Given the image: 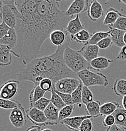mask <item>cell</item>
Segmentation results:
<instances>
[{"mask_svg": "<svg viewBox=\"0 0 126 131\" xmlns=\"http://www.w3.org/2000/svg\"><path fill=\"white\" fill-rule=\"evenodd\" d=\"M18 43V37L15 28H11L10 30L3 38L0 39V45H4L15 51Z\"/></svg>", "mask_w": 126, "mask_h": 131, "instance_id": "16", "label": "cell"}, {"mask_svg": "<svg viewBox=\"0 0 126 131\" xmlns=\"http://www.w3.org/2000/svg\"><path fill=\"white\" fill-rule=\"evenodd\" d=\"M38 86L43 90V91H45V92L48 91V92L51 93L53 87L54 86V84L50 79L45 78L43 79V80L40 82Z\"/></svg>", "mask_w": 126, "mask_h": 131, "instance_id": "34", "label": "cell"}, {"mask_svg": "<svg viewBox=\"0 0 126 131\" xmlns=\"http://www.w3.org/2000/svg\"><path fill=\"white\" fill-rule=\"evenodd\" d=\"M54 90H55V92L60 96L61 98L62 99V100L65 103L66 105H74V102H73L72 100V95L70 94H67V93H61L58 91L57 90H56L55 88V86H53Z\"/></svg>", "mask_w": 126, "mask_h": 131, "instance_id": "37", "label": "cell"}, {"mask_svg": "<svg viewBox=\"0 0 126 131\" xmlns=\"http://www.w3.org/2000/svg\"><path fill=\"white\" fill-rule=\"evenodd\" d=\"M122 107L126 110V95L123 96L122 101Z\"/></svg>", "mask_w": 126, "mask_h": 131, "instance_id": "45", "label": "cell"}, {"mask_svg": "<svg viewBox=\"0 0 126 131\" xmlns=\"http://www.w3.org/2000/svg\"><path fill=\"white\" fill-rule=\"evenodd\" d=\"M101 103L100 101L94 100L91 103L85 105L87 115H89L92 118H97L101 116Z\"/></svg>", "mask_w": 126, "mask_h": 131, "instance_id": "22", "label": "cell"}, {"mask_svg": "<svg viewBox=\"0 0 126 131\" xmlns=\"http://www.w3.org/2000/svg\"><path fill=\"white\" fill-rule=\"evenodd\" d=\"M26 112L21 103L12 110L9 116L10 122L15 128L23 127L26 124Z\"/></svg>", "mask_w": 126, "mask_h": 131, "instance_id": "7", "label": "cell"}, {"mask_svg": "<svg viewBox=\"0 0 126 131\" xmlns=\"http://www.w3.org/2000/svg\"><path fill=\"white\" fill-rule=\"evenodd\" d=\"M20 81L9 80L1 86L0 90V98L4 100H11L15 97L18 91Z\"/></svg>", "mask_w": 126, "mask_h": 131, "instance_id": "9", "label": "cell"}, {"mask_svg": "<svg viewBox=\"0 0 126 131\" xmlns=\"http://www.w3.org/2000/svg\"><path fill=\"white\" fill-rule=\"evenodd\" d=\"M120 106L119 103L116 102H109L104 103L101 107V116H107L112 115L118 108Z\"/></svg>", "mask_w": 126, "mask_h": 131, "instance_id": "24", "label": "cell"}, {"mask_svg": "<svg viewBox=\"0 0 126 131\" xmlns=\"http://www.w3.org/2000/svg\"><path fill=\"white\" fill-rule=\"evenodd\" d=\"M41 127L33 125H32V126L29 127L26 130V131H41Z\"/></svg>", "mask_w": 126, "mask_h": 131, "instance_id": "44", "label": "cell"}, {"mask_svg": "<svg viewBox=\"0 0 126 131\" xmlns=\"http://www.w3.org/2000/svg\"><path fill=\"white\" fill-rule=\"evenodd\" d=\"M41 131H53V130L51 129H49V128H47V129H42Z\"/></svg>", "mask_w": 126, "mask_h": 131, "instance_id": "46", "label": "cell"}, {"mask_svg": "<svg viewBox=\"0 0 126 131\" xmlns=\"http://www.w3.org/2000/svg\"><path fill=\"white\" fill-rule=\"evenodd\" d=\"M114 116L116 119V124L126 129V110L123 107L119 106L117 110L114 113Z\"/></svg>", "mask_w": 126, "mask_h": 131, "instance_id": "25", "label": "cell"}, {"mask_svg": "<svg viewBox=\"0 0 126 131\" xmlns=\"http://www.w3.org/2000/svg\"><path fill=\"white\" fill-rule=\"evenodd\" d=\"M79 131H93V123L92 118H87L81 124Z\"/></svg>", "mask_w": 126, "mask_h": 131, "instance_id": "38", "label": "cell"}, {"mask_svg": "<svg viewBox=\"0 0 126 131\" xmlns=\"http://www.w3.org/2000/svg\"><path fill=\"white\" fill-rule=\"evenodd\" d=\"M112 43H113V42H112V39L109 36L99 42L97 46L99 47L100 49H106L110 47Z\"/></svg>", "mask_w": 126, "mask_h": 131, "instance_id": "39", "label": "cell"}, {"mask_svg": "<svg viewBox=\"0 0 126 131\" xmlns=\"http://www.w3.org/2000/svg\"><path fill=\"white\" fill-rule=\"evenodd\" d=\"M75 108V105H66L63 108L60 110L58 123L60 124V122L63 121V120L70 117L71 115L74 112Z\"/></svg>", "mask_w": 126, "mask_h": 131, "instance_id": "29", "label": "cell"}, {"mask_svg": "<svg viewBox=\"0 0 126 131\" xmlns=\"http://www.w3.org/2000/svg\"><path fill=\"white\" fill-rule=\"evenodd\" d=\"M91 35L87 30L83 29L75 35L70 36V39L72 41H75L78 43L85 45L89 43V41L91 38Z\"/></svg>", "mask_w": 126, "mask_h": 131, "instance_id": "26", "label": "cell"}, {"mask_svg": "<svg viewBox=\"0 0 126 131\" xmlns=\"http://www.w3.org/2000/svg\"><path fill=\"white\" fill-rule=\"evenodd\" d=\"M102 124L104 127H110L111 126H113L116 124V119L113 115H110L104 117V120L102 121Z\"/></svg>", "mask_w": 126, "mask_h": 131, "instance_id": "40", "label": "cell"}, {"mask_svg": "<svg viewBox=\"0 0 126 131\" xmlns=\"http://www.w3.org/2000/svg\"><path fill=\"white\" fill-rule=\"evenodd\" d=\"M115 60H121V61L126 60V45L120 49L117 56L115 58Z\"/></svg>", "mask_w": 126, "mask_h": 131, "instance_id": "42", "label": "cell"}, {"mask_svg": "<svg viewBox=\"0 0 126 131\" xmlns=\"http://www.w3.org/2000/svg\"><path fill=\"white\" fill-rule=\"evenodd\" d=\"M65 63L69 69L76 74L91 68L90 62L87 61L78 50L67 46L63 54Z\"/></svg>", "mask_w": 126, "mask_h": 131, "instance_id": "3", "label": "cell"}, {"mask_svg": "<svg viewBox=\"0 0 126 131\" xmlns=\"http://www.w3.org/2000/svg\"><path fill=\"white\" fill-rule=\"evenodd\" d=\"M93 100V94L89 87L83 85L82 90V104L87 105L92 102Z\"/></svg>", "mask_w": 126, "mask_h": 131, "instance_id": "33", "label": "cell"}, {"mask_svg": "<svg viewBox=\"0 0 126 131\" xmlns=\"http://www.w3.org/2000/svg\"><path fill=\"white\" fill-rule=\"evenodd\" d=\"M20 13L15 27L18 37L15 52L24 64L37 58L45 41L56 30H64V20L55 9L42 5L36 0H16Z\"/></svg>", "mask_w": 126, "mask_h": 131, "instance_id": "1", "label": "cell"}, {"mask_svg": "<svg viewBox=\"0 0 126 131\" xmlns=\"http://www.w3.org/2000/svg\"><path fill=\"white\" fill-rule=\"evenodd\" d=\"M112 26L113 28L116 29L126 32V15H123L122 16H120L116 22Z\"/></svg>", "mask_w": 126, "mask_h": 131, "instance_id": "36", "label": "cell"}, {"mask_svg": "<svg viewBox=\"0 0 126 131\" xmlns=\"http://www.w3.org/2000/svg\"><path fill=\"white\" fill-rule=\"evenodd\" d=\"M11 28L7 25L4 21H2L0 24V39L3 38L10 30Z\"/></svg>", "mask_w": 126, "mask_h": 131, "instance_id": "41", "label": "cell"}, {"mask_svg": "<svg viewBox=\"0 0 126 131\" xmlns=\"http://www.w3.org/2000/svg\"><path fill=\"white\" fill-rule=\"evenodd\" d=\"M83 84L81 82L78 88L72 93L73 102L74 105H78V107L80 108L82 105V90Z\"/></svg>", "mask_w": 126, "mask_h": 131, "instance_id": "30", "label": "cell"}, {"mask_svg": "<svg viewBox=\"0 0 126 131\" xmlns=\"http://www.w3.org/2000/svg\"><path fill=\"white\" fill-rule=\"evenodd\" d=\"M104 9L101 3L97 0L90 2L87 10V16L91 21H96L104 15Z\"/></svg>", "mask_w": 126, "mask_h": 131, "instance_id": "12", "label": "cell"}, {"mask_svg": "<svg viewBox=\"0 0 126 131\" xmlns=\"http://www.w3.org/2000/svg\"><path fill=\"white\" fill-rule=\"evenodd\" d=\"M122 13H120L117 9L110 8L108 9L104 20V24L105 25H113L120 16H122Z\"/></svg>", "mask_w": 126, "mask_h": 131, "instance_id": "21", "label": "cell"}, {"mask_svg": "<svg viewBox=\"0 0 126 131\" xmlns=\"http://www.w3.org/2000/svg\"><path fill=\"white\" fill-rule=\"evenodd\" d=\"M27 118L35 125L44 127L47 125H52L47 120L44 112L41 111L35 107L30 108L26 110Z\"/></svg>", "mask_w": 126, "mask_h": 131, "instance_id": "8", "label": "cell"}, {"mask_svg": "<svg viewBox=\"0 0 126 131\" xmlns=\"http://www.w3.org/2000/svg\"><path fill=\"white\" fill-rule=\"evenodd\" d=\"M46 92L43 91L39 86H34L33 90L31 91L29 95L30 101V108L33 107L34 103L40 100L41 98L44 97Z\"/></svg>", "mask_w": 126, "mask_h": 131, "instance_id": "23", "label": "cell"}, {"mask_svg": "<svg viewBox=\"0 0 126 131\" xmlns=\"http://www.w3.org/2000/svg\"><path fill=\"white\" fill-rule=\"evenodd\" d=\"M99 47L97 45L85 44L78 51L87 61L90 62L99 57Z\"/></svg>", "mask_w": 126, "mask_h": 131, "instance_id": "13", "label": "cell"}, {"mask_svg": "<svg viewBox=\"0 0 126 131\" xmlns=\"http://www.w3.org/2000/svg\"><path fill=\"white\" fill-rule=\"evenodd\" d=\"M70 41L71 39H69L63 46L58 47L51 55L38 57L29 62L18 74L19 80L31 81L35 86H37L45 78L50 79L55 84L65 78L78 77L77 74L67 68L63 58L65 50L69 46Z\"/></svg>", "mask_w": 126, "mask_h": 131, "instance_id": "2", "label": "cell"}, {"mask_svg": "<svg viewBox=\"0 0 126 131\" xmlns=\"http://www.w3.org/2000/svg\"><path fill=\"white\" fill-rule=\"evenodd\" d=\"M70 39V35L68 34L65 30H56L50 34L49 39L50 42L57 47L62 46Z\"/></svg>", "mask_w": 126, "mask_h": 131, "instance_id": "14", "label": "cell"}, {"mask_svg": "<svg viewBox=\"0 0 126 131\" xmlns=\"http://www.w3.org/2000/svg\"><path fill=\"white\" fill-rule=\"evenodd\" d=\"M80 83L81 81L78 77L65 78L57 82L54 86L56 90L59 92L72 95Z\"/></svg>", "mask_w": 126, "mask_h": 131, "instance_id": "6", "label": "cell"}, {"mask_svg": "<svg viewBox=\"0 0 126 131\" xmlns=\"http://www.w3.org/2000/svg\"><path fill=\"white\" fill-rule=\"evenodd\" d=\"M50 103V100L48 99V98L45 97H43L41 98L40 100H39L37 101L36 102H35V103H34L33 107L36 108L38 109V110L44 112L45 110L47 108V106L49 105V104Z\"/></svg>", "mask_w": 126, "mask_h": 131, "instance_id": "35", "label": "cell"}, {"mask_svg": "<svg viewBox=\"0 0 126 131\" xmlns=\"http://www.w3.org/2000/svg\"><path fill=\"white\" fill-rule=\"evenodd\" d=\"M106 131H125V129L119 125L115 124L113 126H111L107 129Z\"/></svg>", "mask_w": 126, "mask_h": 131, "instance_id": "43", "label": "cell"}, {"mask_svg": "<svg viewBox=\"0 0 126 131\" xmlns=\"http://www.w3.org/2000/svg\"><path fill=\"white\" fill-rule=\"evenodd\" d=\"M109 30H110V37L112 39L114 44L120 48H122L125 45L124 41V37L125 32L116 29L112 27V25H109Z\"/></svg>", "mask_w": 126, "mask_h": 131, "instance_id": "18", "label": "cell"}, {"mask_svg": "<svg viewBox=\"0 0 126 131\" xmlns=\"http://www.w3.org/2000/svg\"><path fill=\"white\" fill-rule=\"evenodd\" d=\"M114 60H110L107 57L99 56L90 62L92 69L96 71H102L109 68Z\"/></svg>", "mask_w": 126, "mask_h": 131, "instance_id": "20", "label": "cell"}, {"mask_svg": "<svg viewBox=\"0 0 126 131\" xmlns=\"http://www.w3.org/2000/svg\"><path fill=\"white\" fill-rule=\"evenodd\" d=\"M20 13L16 6V0H0V18L11 28H15Z\"/></svg>", "mask_w": 126, "mask_h": 131, "instance_id": "4", "label": "cell"}, {"mask_svg": "<svg viewBox=\"0 0 126 131\" xmlns=\"http://www.w3.org/2000/svg\"><path fill=\"white\" fill-rule=\"evenodd\" d=\"M87 118H92L89 115H79L75 117H70L63 120L60 122L61 124L67 127L68 129L74 131H79L81 124Z\"/></svg>", "mask_w": 126, "mask_h": 131, "instance_id": "11", "label": "cell"}, {"mask_svg": "<svg viewBox=\"0 0 126 131\" xmlns=\"http://www.w3.org/2000/svg\"><path fill=\"white\" fill-rule=\"evenodd\" d=\"M119 2H121V3H122L126 5V0H120V1H119Z\"/></svg>", "mask_w": 126, "mask_h": 131, "instance_id": "48", "label": "cell"}, {"mask_svg": "<svg viewBox=\"0 0 126 131\" xmlns=\"http://www.w3.org/2000/svg\"><path fill=\"white\" fill-rule=\"evenodd\" d=\"M110 30L107 31V32H102V31H98L93 33L91 35L90 40L89 41V43L87 44L90 45H97L99 42L104 39L110 36Z\"/></svg>", "mask_w": 126, "mask_h": 131, "instance_id": "28", "label": "cell"}, {"mask_svg": "<svg viewBox=\"0 0 126 131\" xmlns=\"http://www.w3.org/2000/svg\"><path fill=\"white\" fill-rule=\"evenodd\" d=\"M83 29H85L84 26L81 22L79 15H78L75 16V18L72 19L69 21L67 27H66L65 30L68 35L72 36V35H75V34H78V32Z\"/></svg>", "mask_w": 126, "mask_h": 131, "instance_id": "17", "label": "cell"}, {"mask_svg": "<svg viewBox=\"0 0 126 131\" xmlns=\"http://www.w3.org/2000/svg\"><path fill=\"white\" fill-rule=\"evenodd\" d=\"M20 104V102L17 100H4L0 98V107L5 110H13Z\"/></svg>", "mask_w": 126, "mask_h": 131, "instance_id": "32", "label": "cell"}, {"mask_svg": "<svg viewBox=\"0 0 126 131\" xmlns=\"http://www.w3.org/2000/svg\"><path fill=\"white\" fill-rule=\"evenodd\" d=\"M60 110L50 103L49 105L45 110L44 113L47 120L52 125H56L59 124L58 120L59 117Z\"/></svg>", "mask_w": 126, "mask_h": 131, "instance_id": "19", "label": "cell"}, {"mask_svg": "<svg viewBox=\"0 0 126 131\" xmlns=\"http://www.w3.org/2000/svg\"><path fill=\"white\" fill-rule=\"evenodd\" d=\"M114 92L118 96H124L126 95V80L117 79L114 83Z\"/></svg>", "mask_w": 126, "mask_h": 131, "instance_id": "27", "label": "cell"}, {"mask_svg": "<svg viewBox=\"0 0 126 131\" xmlns=\"http://www.w3.org/2000/svg\"><path fill=\"white\" fill-rule=\"evenodd\" d=\"M124 42H125V45H126V32H125V34H124Z\"/></svg>", "mask_w": 126, "mask_h": 131, "instance_id": "47", "label": "cell"}, {"mask_svg": "<svg viewBox=\"0 0 126 131\" xmlns=\"http://www.w3.org/2000/svg\"><path fill=\"white\" fill-rule=\"evenodd\" d=\"M12 54L18 58L20 57L17 53L9 47L4 45H0V65L1 66H7L12 62Z\"/></svg>", "mask_w": 126, "mask_h": 131, "instance_id": "15", "label": "cell"}, {"mask_svg": "<svg viewBox=\"0 0 126 131\" xmlns=\"http://www.w3.org/2000/svg\"><path fill=\"white\" fill-rule=\"evenodd\" d=\"M89 6V2L87 0H75L66 11V15L70 17H72L74 15H78L87 11Z\"/></svg>", "mask_w": 126, "mask_h": 131, "instance_id": "10", "label": "cell"}, {"mask_svg": "<svg viewBox=\"0 0 126 131\" xmlns=\"http://www.w3.org/2000/svg\"><path fill=\"white\" fill-rule=\"evenodd\" d=\"M77 74L83 85L87 87L94 86H107L109 84L107 77L102 73H95L90 69H86L79 72Z\"/></svg>", "mask_w": 126, "mask_h": 131, "instance_id": "5", "label": "cell"}, {"mask_svg": "<svg viewBox=\"0 0 126 131\" xmlns=\"http://www.w3.org/2000/svg\"><path fill=\"white\" fill-rule=\"evenodd\" d=\"M50 101L51 103H52L54 106H56L57 108H59V110H61V109L63 108V107H65V106H66L65 103L63 102V101L62 100V99L61 98L60 96L55 91L53 87L52 90H51V91Z\"/></svg>", "mask_w": 126, "mask_h": 131, "instance_id": "31", "label": "cell"}]
</instances>
